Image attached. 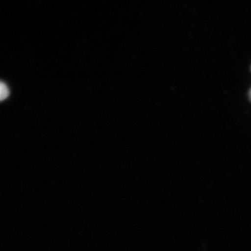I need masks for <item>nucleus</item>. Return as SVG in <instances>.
Masks as SVG:
<instances>
[{
  "instance_id": "2",
  "label": "nucleus",
  "mask_w": 251,
  "mask_h": 251,
  "mask_svg": "<svg viewBox=\"0 0 251 251\" xmlns=\"http://www.w3.org/2000/svg\"><path fill=\"white\" fill-rule=\"evenodd\" d=\"M250 96H251V92Z\"/></svg>"
},
{
  "instance_id": "1",
  "label": "nucleus",
  "mask_w": 251,
  "mask_h": 251,
  "mask_svg": "<svg viewBox=\"0 0 251 251\" xmlns=\"http://www.w3.org/2000/svg\"><path fill=\"white\" fill-rule=\"evenodd\" d=\"M9 95V90L4 82L0 81V101L5 100Z\"/></svg>"
}]
</instances>
